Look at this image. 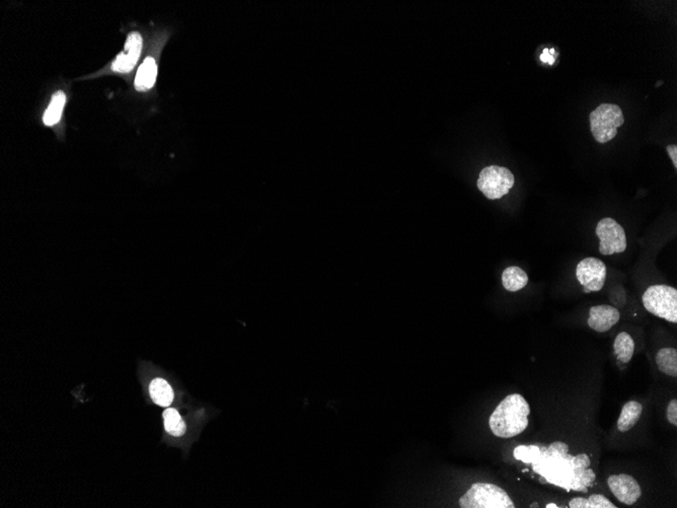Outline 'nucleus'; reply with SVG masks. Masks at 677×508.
I'll list each match as a JSON object with an SVG mask.
<instances>
[{
	"instance_id": "f257e3e1",
	"label": "nucleus",
	"mask_w": 677,
	"mask_h": 508,
	"mask_svg": "<svg viewBox=\"0 0 677 508\" xmlns=\"http://www.w3.org/2000/svg\"><path fill=\"white\" fill-rule=\"evenodd\" d=\"M514 458L531 463L536 474L545 478L548 483L566 491L587 493L596 479L594 471L590 468L589 456L586 454L570 455L569 446L565 442L554 441L549 446H519L514 449Z\"/></svg>"
},
{
	"instance_id": "f03ea898",
	"label": "nucleus",
	"mask_w": 677,
	"mask_h": 508,
	"mask_svg": "<svg viewBox=\"0 0 677 508\" xmlns=\"http://www.w3.org/2000/svg\"><path fill=\"white\" fill-rule=\"evenodd\" d=\"M531 407L519 394L507 396L490 417L492 432L500 439H511L526 429Z\"/></svg>"
},
{
	"instance_id": "7ed1b4c3",
	"label": "nucleus",
	"mask_w": 677,
	"mask_h": 508,
	"mask_svg": "<svg viewBox=\"0 0 677 508\" xmlns=\"http://www.w3.org/2000/svg\"><path fill=\"white\" fill-rule=\"evenodd\" d=\"M461 508H514L504 489L491 483H475L459 500Z\"/></svg>"
},
{
	"instance_id": "20e7f679",
	"label": "nucleus",
	"mask_w": 677,
	"mask_h": 508,
	"mask_svg": "<svg viewBox=\"0 0 677 508\" xmlns=\"http://www.w3.org/2000/svg\"><path fill=\"white\" fill-rule=\"evenodd\" d=\"M590 129L599 144L611 142L618 134V128L625 123L622 109L615 104H601L589 116Z\"/></svg>"
},
{
	"instance_id": "39448f33",
	"label": "nucleus",
	"mask_w": 677,
	"mask_h": 508,
	"mask_svg": "<svg viewBox=\"0 0 677 508\" xmlns=\"http://www.w3.org/2000/svg\"><path fill=\"white\" fill-rule=\"evenodd\" d=\"M644 308L660 319L677 323V290L669 285H652L644 292Z\"/></svg>"
},
{
	"instance_id": "423d86ee",
	"label": "nucleus",
	"mask_w": 677,
	"mask_h": 508,
	"mask_svg": "<svg viewBox=\"0 0 677 508\" xmlns=\"http://www.w3.org/2000/svg\"><path fill=\"white\" fill-rule=\"evenodd\" d=\"M514 183V175L507 168L490 166L480 173L478 187L490 200H496L509 193Z\"/></svg>"
},
{
	"instance_id": "0eeeda50",
	"label": "nucleus",
	"mask_w": 677,
	"mask_h": 508,
	"mask_svg": "<svg viewBox=\"0 0 677 508\" xmlns=\"http://www.w3.org/2000/svg\"><path fill=\"white\" fill-rule=\"evenodd\" d=\"M596 236L601 241L599 252L604 256L620 254L627 249V236H625V229L611 217L601 219L597 224Z\"/></svg>"
},
{
	"instance_id": "6e6552de",
	"label": "nucleus",
	"mask_w": 677,
	"mask_h": 508,
	"mask_svg": "<svg viewBox=\"0 0 677 508\" xmlns=\"http://www.w3.org/2000/svg\"><path fill=\"white\" fill-rule=\"evenodd\" d=\"M606 266L601 260L588 257L579 262L576 276L585 294L601 291L606 280Z\"/></svg>"
},
{
	"instance_id": "1a4fd4ad",
	"label": "nucleus",
	"mask_w": 677,
	"mask_h": 508,
	"mask_svg": "<svg viewBox=\"0 0 677 508\" xmlns=\"http://www.w3.org/2000/svg\"><path fill=\"white\" fill-rule=\"evenodd\" d=\"M608 485L611 493L623 504H635L642 496L641 487L631 475H611L608 477Z\"/></svg>"
},
{
	"instance_id": "9d476101",
	"label": "nucleus",
	"mask_w": 677,
	"mask_h": 508,
	"mask_svg": "<svg viewBox=\"0 0 677 508\" xmlns=\"http://www.w3.org/2000/svg\"><path fill=\"white\" fill-rule=\"evenodd\" d=\"M142 38L139 33L132 32L126 40L125 50L117 56L113 64V70L121 74L131 71L137 63L141 53Z\"/></svg>"
},
{
	"instance_id": "9b49d317",
	"label": "nucleus",
	"mask_w": 677,
	"mask_h": 508,
	"mask_svg": "<svg viewBox=\"0 0 677 508\" xmlns=\"http://www.w3.org/2000/svg\"><path fill=\"white\" fill-rule=\"evenodd\" d=\"M620 313L615 306L608 304L592 306L589 310L588 326L598 333H604L618 324Z\"/></svg>"
},
{
	"instance_id": "f8f14e48",
	"label": "nucleus",
	"mask_w": 677,
	"mask_h": 508,
	"mask_svg": "<svg viewBox=\"0 0 677 508\" xmlns=\"http://www.w3.org/2000/svg\"><path fill=\"white\" fill-rule=\"evenodd\" d=\"M158 67L154 58L147 57L137 71L135 79L136 90L144 91L149 90L156 83Z\"/></svg>"
},
{
	"instance_id": "ddd939ff",
	"label": "nucleus",
	"mask_w": 677,
	"mask_h": 508,
	"mask_svg": "<svg viewBox=\"0 0 677 508\" xmlns=\"http://www.w3.org/2000/svg\"><path fill=\"white\" fill-rule=\"evenodd\" d=\"M643 407L637 401H630L623 407L620 418L618 420V428L620 432H627L631 430L638 423L641 417Z\"/></svg>"
},
{
	"instance_id": "4468645a",
	"label": "nucleus",
	"mask_w": 677,
	"mask_h": 508,
	"mask_svg": "<svg viewBox=\"0 0 677 508\" xmlns=\"http://www.w3.org/2000/svg\"><path fill=\"white\" fill-rule=\"evenodd\" d=\"M503 287L510 292L519 291L524 289L528 283V276L526 271L517 266L508 267L502 274Z\"/></svg>"
},
{
	"instance_id": "2eb2a0df",
	"label": "nucleus",
	"mask_w": 677,
	"mask_h": 508,
	"mask_svg": "<svg viewBox=\"0 0 677 508\" xmlns=\"http://www.w3.org/2000/svg\"><path fill=\"white\" fill-rule=\"evenodd\" d=\"M149 392H151L152 401L158 404V406L168 407L172 404L173 391L166 379H154L151 381V387H149Z\"/></svg>"
},
{
	"instance_id": "dca6fc26",
	"label": "nucleus",
	"mask_w": 677,
	"mask_h": 508,
	"mask_svg": "<svg viewBox=\"0 0 677 508\" xmlns=\"http://www.w3.org/2000/svg\"><path fill=\"white\" fill-rule=\"evenodd\" d=\"M656 364L659 371L666 376H677V350L676 348L660 349L656 355Z\"/></svg>"
},
{
	"instance_id": "f3484780",
	"label": "nucleus",
	"mask_w": 677,
	"mask_h": 508,
	"mask_svg": "<svg viewBox=\"0 0 677 508\" xmlns=\"http://www.w3.org/2000/svg\"><path fill=\"white\" fill-rule=\"evenodd\" d=\"M613 348H615V353L618 359L623 364H627V362H631L632 355H634V339L632 338L631 335L622 332L615 338Z\"/></svg>"
},
{
	"instance_id": "a211bd4d",
	"label": "nucleus",
	"mask_w": 677,
	"mask_h": 508,
	"mask_svg": "<svg viewBox=\"0 0 677 508\" xmlns=\"http://www.w3.org/2000/svg\"><path fill=\"white\" fill-rule=\"evenodd\" d=\"M65 95L63 91H57L54 93L52 100L48 109L44 114L43 121L46 126H53L60 120L61 114H62L63 107L65 105Z\"/></svg>"
},
{
	"instance_id": "6ab92c4d",
	"label": "nucleus",
	"mask_w": 677,
	"mask_h": 508,
	"mask_svg": "<svg viewBox=\"0 0 677 508\" xmlns=\"http://www.w3.org/2000/svg\"><path fill=\"white\" fill-rule=\"evenodd\" d=\"M571 508H617L611 500L601 494H592L588 498L576 497L570 501Z\"/></svg>"
},
{
	"instance_id": "aec40b11",
	"label": "nucleus",
	"mask_w": 677,
	"mask_h": 508,
	"mask_svg": "<svg viewBox=\"0 0 677 508\" xmlns=\"http://www.w3.org/2000/svg\"><path fill=\"white\" fill-rule=\"evenodd\" d=\"M166 432L173 437H182L186 432V425L175 409L168 408L163 412Z\"/></svg>"
},
{
	"instance_id": "412c9836",
	"label": "nucleus",
	"mask_w": 677,
	"mask_h": 508,
	"mask_svg": "<svg viewBox=\"0 0 677 508\" xmlns=\"http://www.w3.org/2000/svg\"><path fill=\"white\" fill-rule=\"evenodd\" d=\"M667 420L670 425H677V401L676 399L669 402L666 411Z\"/></svg>"
},
{
	"instance_id": "4be33fe9",
	"label": "nucleus",
	"mask_w": 677,
	"mask_h": 508,
	"mask_svg": "<svg viewBox=\"0 0 677 508\" xmlns=\"http://www.w3.org/2000/svg\"><path fill=\"white\" fill-rule=\"evenodd\" d=\"M670 160L673 163L674 168H677V146L676 144H670L667 146Z\"/></svg>"
}]
</instances>
